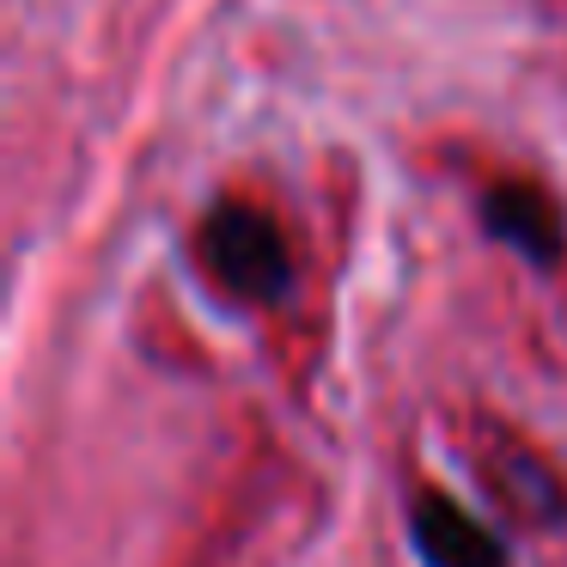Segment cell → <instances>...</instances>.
I'll list each match as a JSON object with an SVG mask.
<instances>
[{"instance_id":"obj_1","label":"cell","mask_w":567,"mask_h":567,"mask_svg":"<svg viewBox=\"0 0 567 567\" xmlns=\"http://www.w3.org/2000/svg\"><path fill=\"white\" fill-rule=\"evenodd\" d=\"M457 445H464V464L476 470V482L488 488L494 506H506L525 525H561L567 518V482L537 445L518 427H506L501 415L476 409V415L457 421Z\"/></svg>"},{"instance_id":"obj_2","label":"cell","mask_w":567,"mask_h":567,"mask_svg":"<svg viewBox=\"0 0 567 567\" xmlns=\"http://www.w3.org/2000/svg\"><path fill=\"white\" fill-rule=\"evenodd\" d=\"M202 269H208V281L220 287V293L233 299H275L287 287V233L275 226L269 208H257V202H220V208L202 220Z\"/></svg>"},{"instance_id":"obj_3","label":"cell","mask_w":567,"mask_h":567,"mask_svg":"<svg viewBox=\"0 0 567 567\" xmlns=\"http://www.w3.org/2000/svg\"><path fill=\"white\" fill-rule=\"evenodd\" d=\"M482 220L494 238L518 245L525 257L549 262L561 250V208L549 202V189L530 184V177H494L488 196H482Z\"/></svg>"},{"instance_id":"obj_4","label":"cell","mask_w":567,"mask_h":567,"mask_svg":"<svg viewBox=\"0 0 567 567\" xmlns=\"http://www.w3.org/2000/svg\"><path fill=\"white\" fill-rule=\"evenodd\" d=\"M409 525H415V543H421V555H427L433 567H501L494 530L482 525V518H470L457 501H445V494L421 488Z\"/></svg>"}]
</instances>
